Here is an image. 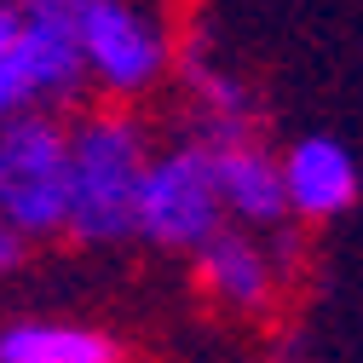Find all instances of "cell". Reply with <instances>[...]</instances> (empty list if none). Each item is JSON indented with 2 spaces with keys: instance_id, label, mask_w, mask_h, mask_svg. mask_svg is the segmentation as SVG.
Masks as SVG:
<instances>
[{
  "instance_id": "obj_9",
  "label": "cell",
  "mask_w": 363,
  "mask_h": 363,
  "mask_svg": "<svg viewBox=\"0 0 363 363\" xmlns=\"http://www.w3.org/2000/svg\"><path fill=\"white\" fill-rule=\"evenodd\" d=\"M0 363H127V346L99 323L12 317L0 323Z\"/></svg>"
},
{
  "instance_id": "obj_2",
  "label": "cell",
  "mask_w": 363,
  "mask_h": 363,
  "mask_svg": "<svg viewBox=\"0 0 363 363\" xmlns=\"http://www.w3.org/2000/svg\"><path fill=\"white\" fill-rule=\"evenodd\" d=\"M179 35L162 0H86L81 64L99 104H139L179 75Z\"/></svg>"
},
{
  "instance_id": "obj_4",
  "label": "cell",
  "mask_w": 363,
  "mask_h": 363,
  "mask_svg": "<svg viewBox=\"0 0 363 363\" xmlns=\"http://www.w3.org/2000/svg\"><path fill=\"white\" fill-rule=\"evenodd\" d=\"M225 202H219V167L208 139H173L150 156L145 185H139V213H133V237L167 248V254H196L225 231Z\"/></svg>"
},
{
  "instance_id": "obj_3",
  "label": "cell",
  "mask_w": 363,
  "mask_h": 363,
  "mask_svg": "<svg viewBox=\"0 0 363 363\" xmlns=\"http://www.w3.org/2000/svg\"><path fill=\"white\" fill-rule=\"evenodd\" d=\"M0 219L23 242L69 237V116L0 121Z\"/></svg>"
},
{
  "instance_id": "obj_5",
  "label": "cell",
  "mask_w": 363,
  "mask_h": 363,
  "mask_svg": "<svg viewBox=\"0 0 363 363\" xmlns=\"http://www.w3.org/2000/svg\"><path fill=\"white\" fill-rule=\"evenodd\" d=\"M294 231L300 225H283L277 237H254L242 225H225L213 242H202L191 254V277H196L202 300L231 317H265L283 300V283L294 271V248H300Z\"/></svg>"
},
{
  "instance_id": "obj_10",
  "label": "cell",
  "mask_w": 363,
  "mask_h": 363,
  "mask_svg": "<svg viewBox=\"0 0 363 363\" xmlns=\"http://www.w3.org/2000/svg\"><path fill=\"white\" fill-rule=\"evenodd\" d=\"M23 259H29V242L12 231L6 219H0V283H6V277H12V271H18Z\"/></svg>"
},
{
  "instance_id": "obj_6",
  "label": "cell",
  "mask_w": 363,
  "mask_h": 363,
  "mask_svg": "<svg viewBox=\"0 0 363 363\" xmlns=\"http://www.w3.org/2000/svg\"><path fill=\"white\" fill-rule=\"evenodd\" d=\"M283 191H289V219L300 231L306 225H335L363 196L357 156L329 133H306L283 150Z\"/></svg>"
},
{
  "instance_id": "obj_7",
  "label": "cell",
  "mask_w": 363,
  "mask_h": 363,
  "mask_svg": "<svg viewBox=\"0 0 363 363\" xmlns=\"http://www.w3.org/2000/svg\"><path fill=\"white\" fill-rule=\"evenodd\" d=\"M213 167H219V202L231 225H242L254 237H277L283 225H294L289 191H283V156L265 139L213 145Z\"/></svg>"
},
{
  "instance_id": "obj_1",
  "label": "cell",
  "mask_w": 363,
  "mask_h": 363,
  "mask_svg": "<svg viewBox=\"0 0 363 363\" xmlns=\"http://www.w3.org/2000/svg\"><path fill=\"white\" fill-rule=\"evenodd\" d=\"M150 156V127L133 104H81L69 116V242L116 248L133 237Z\"/></svg>"
},
{
  "instance_id": "obj_8",
  "label": "cell",
  "mask_w": 363,
  "mask_h": 363,
  "mask_svg": "<svg viewBox=\"0 0 363 363\" xmlns=\"http://www.w3.org/2000/svg\"><path fill=\"white\" fill-rule=\"evenodd\" d=\"M179 86H185V104L196 121V139L208 145H231V139H259V99L242 75H231L225 64H213L202 47L179 52Z\"/></svg>"
}]
</instances>
